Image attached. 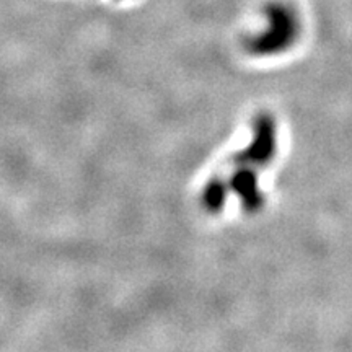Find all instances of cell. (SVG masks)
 <instances>
[{
    "label": "cell",
    "instance_id": "1",
    "mask_svg": "<svg viewBox=\"0 0 352 352\" xmlns=\"http://www.w3.org/2000/svg\"><path fill=\"white\" fill-rule=\"evenodd\" d=\"M276 145V122L270 116H263L256 127V139L253 142V157H250L252 151L246 148V162H243V165H241V162L236 160V164H240L241 166L233 164L228 178L226 182H222V184L228 183V186L235 192V196L243 202L246 208H253L254 204L259 202V195L256 192V179L259 173H261V166L266 165L274 157Z\"/></svg>",
    "mask_w": 352,
    "mask_h": 352
}]
</instances>
